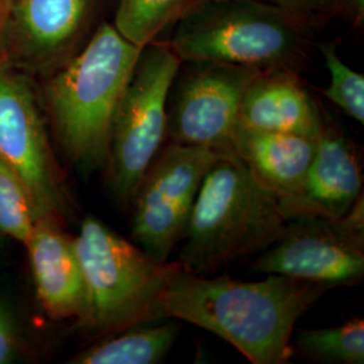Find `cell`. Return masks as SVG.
<instances>
[{"instance_id": "obj_1", "label": "cell", "mask_w": 364, "mask_h": 364, "mask_svg": "<svg viewBox=\"0 0 364 364\" xmlns=\"http://www.w3.org/2000/svg\"><path fill=\"white\" fill-rule=\"evenodd\" d=\"M331 287L272 274L258 282L208 278L176 262L161 293L166 318L200 326L225 340L252 364H287L299 317Z\"/></svg>"}, {"instance_id": "obj_2", "label": "cell", "mask_w": 364, "mask_h": 364, "mask_svg": "<svg viewBox=\"0 0 364 364\" xmlns=\"http://www.w3.org/2000/svg\"><path fill=\"white\" fill-rule=\"evenodd\" d=\"M142 49L105 23L45 78L43 103L53 135L81 176L105 171L117 105Z\"/></svg>"}, {"instance_id": "obj_3", "label": "cell", "mask_w": 364, "mask_h": 364, "mask_svg": "<svg viewBox=\"0 0 364 364\" xmlns=\"http://www.w3.org/2000/svg\"><path fill=\"white\" fill-rule=\"evenodd\" d=\"M278 197L235 154H221L201 182L178 263L208 275L234 260L264 251L287 225Z\"/></svg>"}, {"instance_id": "obj_4", "label": "cell", "mask_w": 364, "mask_h": 364, "mask_svg": "<svg viewBox=\"0 0 364 364\" xmlns=\"http://www.w3.org/2000/svg\"><path fill=\"white\" fill-rule=\"evenodd\" d=\"M306 27L259 0H197L182 14L169 46L182 63L213 61L296 69L305 55Z\"/></svg>"}, {"instance_id": "obj_5", "label": "cell", "mask_w": 364, "mask_h": 364, "mask_svg": "<svg viewBox=\"0 0 364 364\" xmlns=\"http://www.w3.org/2000/svg\"><path fill=\"white\" fill-rule=\"evenodd\" d=\"M75 246L87 287V314L77 328L102 338L166 318L159 299L176 263L156 260L95 216L82 220Z\"/></svg>"}, {"instance_id": "obj_6", "label": "cell", "mask_w": 364, "mask_h": 364, "mask_svg": "<svg viewBox=\"0 0 364 364\" xmlns=\"http://www.w3.org/2000/svg\"><path fill=\"white\" fill-rule=\"evenodd\" d=\"M181 65L169 43L146 45L117 105L105 174L122 208L131 207L168 136V100Z\"/></svg>"}, {"instance_id": "obj_7", "label": "cell", "mask_w": 364, "mask_h": 364, "mask_svg": "<svg viewBox=\"0 0 364 364\" xmlns=\"http://www.w3.org/2000/svg\"><path fill=\"white\" fill-rule=\"evenodd\" d=\"M0 158L25 182L37 220L52 218L65 224L73 216V200L31 77L4 61H0Z\"/></svg>"}, {"instance_id": "obj_8", "label": "cell", "mask_w": 364, "mask_h": 364, "mask_svg": "<svg viewBox=\"0 0 364 364\" xmlns=\"http://www.w3.org/2000/svg\"><path fill=\"white\" fill-rule=\"evenodd\" d=\"M224 153L171 142L146 170L131 203V236L153 258L168 262L185 235L201 182Z\"/></svg>"}, {"instance_id": "obj_9", "label": "cell", "mask_w": 364, "mask_h": 364, "mask_svg": "<svg viewBox=\"0 0 364 364\" xmlns=\"http://www.w3.org/2000/svg\"><path fill=\"white\" fill-rule=\"evenodd\" d=\"M252 269L328 287H350L363 279V195L343 218H294Z\"/></svg>"}, {"instance_id": "obj_10", "label": "cell", "mask_w": 364, "mask_h": 364, "mask_svg": "<svg viewBox=\"0 0 364 364\" xmlns=\"http://www.w3.org/2000/svg\"><path fill=\"white\" fill-rule=\"evenodd\" d=\"M168 109L173 144L232 151L231 141L248 85L262 69L213 61L185 63Z\"/></svg>"}, {"instance_id": "obj_11", "label": "cell", "mask_w": 364, "mask_h": 364, "mask_svg": "<svg viewBox=\"0 0 364 364\" xmlns=\"http://www.w3.org/2000/svg\"><path fill=\"white\" fill-rule=\"evenodd\" d=\"M99 0H9L0 27V61L49 77L78 52Z\"/></svg>"}, {"instance_id": "obj_12", "label": "cell", "mask_w": 364, "mask_h": 364, "mask_svg": "<svg viewBox=\"0 0 364 364\" xmlns=\"http://www.w3.org/2000/svg\"><path fill=\"white\" fill-rule=\"evenodd\" d=\"M363 173L353 144L328 127L317 139L311 166L297 193L279 200L289 219L343 218L363 195Z\"/></svg>"}, {"instance_id": "obj_13", "label": "cell", "mask_w": 364, "mask_h": 364, "mask_svg": "<svg viewBox=\"0 0 364 364\" xmlns=\"http://www.w3.org/2000/svg\"><path fill=\"white\" fill-rule=\"evenodd\" d=\"M64 225L38 219L25 246L39 305L53 320H73L77 326L87 314V287L75 237Z\"/></svg>"}, {"instance_id": "obj_14", "label": "cell", "mask_w": 364, "mask_h": 364, "mask_svg": "<svg viewBox=\"0 0 364 364\" xmlns=\"http://www.w3.org/2000/svg\"><path fill=\"white\" fill-rule=\"evenodd\" d=\"M239 124L318 138L326 123L296 70L278 68L262 70L248 85L239 109Z\"/></svg>"}, {"instance_id": "obj_15", "label": "cell", "mask_w": 364, "mask_h": 364, "mask_svg": "<svg viewBox=\"0 0 364 364\" xmlns=\"http://www.w3.org/2000/svg\"><path fill=\"white\" fill-rule=\"evenodd\" d=\"M317 139L248 129L237 123L231 150L266 189L282 200L299 192L316 153Z\"/></svg>"}, {"instance_id": "obj_16", "label": "cell", "mask_w": 364, "mask_h": 364, "mask_svg": "<svg viewBox=\"0 0 364 364\" xmlns=\"http://www.w3.org/2000/svg\"><path fill=\"white\" fill-rule=\"evenodd\" d=\"M178 324L144 323L96 338L68 360L70 364L161 363L178 336Z\"/></svg>"}, {"instance_id": "obj_17", "label": "cell", "mask_w": 364, "mask_h": 364, "mask_svg": "<svg viewBox=\"0 0 364 364\" xmlns=\"http://www.w3.org/2000/svg\"><path fill=\"white\" fill-rule=\"evenodd\" d=\"M197 0H119L114 26L131 43L144 48L177 22Z\"/></svg>"}, {"instance_id": "obj_18", "label": "cell", "mask_w": 364, "mask_h": 364, "mask_svg": "<svg viewBox=\"0 0 364 364\" xmlns=\"http://www.w3.org/2000/svg\"><path fill=\"white\" fill-rule=\"evenodd\" d=\"M299 351L323 363L363 364L364 323L353 318L346 324L296 333Z\"/></svg>"}, {"instance_id": "obj_19", "label": "cell", "mask_w": 364, "mask_h": 364, "mask_svg": "<svg viewBox=\"0 0 364 364\" xmlns=\"http://www.w3.org/2000/svg\"><path fill=\"white\" fill-rule=\"evenodd\" d=\"M36 221V209L25 182L0 158V236L25 246Z\"/></svg>"}, {"instance_id": "obj_20", "label": "cell", "mask_w": 364, "mask_h": 364, "mask_svg": "<svg viewBox=\"0 0 364 364\" xmlns=\"http://www.w3.org/2000/svg\"><path fill=\"white\" fill-rule=\"evenodd\" d=\"M320 52L326 61L331 75L329 85L321 90L328 100L355 119L364 123V76L346 65L338 57L336 45L324 42L320 45Z\"/></svg>"}, {"instance_id": "obj_21", "label": "cell", "mask_w": 364, "mask_h": 364, "mask_svg": "<svg viewBox=\"0 0 364 364\" xmlns=\"http://www.w3.org/2000/svg\"><path fill=\"white\" fill-rule=\"evenodd\" d=\"M289 14L304 27L316 26L321 22L351 14L355 18L363 15V0H259Z\"/></svg>"}, {"instance_id": "obj_22", "label": "cell", "mask_w": 364, "mask_h": 364, "mask_svg": "<svg viewBox=\"0 0 364 364\" xmlns=\"http://www.w3.org/2000/svg\"><path fill=\"white\" fill-rule=\"evenodd\" d=\"M31 348L19 313L13 302L0 296V364L26 362Z\"/></svg>"}, {"instance_id": "obj_23", "label": "cell", "mask_w": 364, "mask_h": 364, "mask_svg": "<svg viewBox=\"0 0 364 364\" xmlns=\"http://www.w3.org/2000/svg\"><path fill=\"white\" fill-rule=\"evenodd\" d=\"M7 1H9V0H0V27H1V22H3V18H4V13H6Z\"/></svg>"}]
</instances>
